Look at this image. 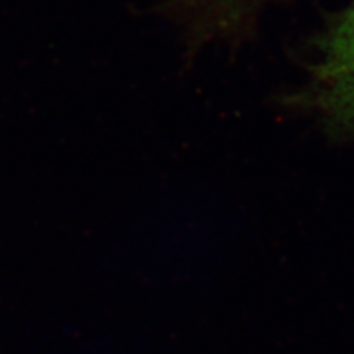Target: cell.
Masks as SVG:
<instances>
[{
	"label": "cell",
	"instance_id": "cell-1",
	"mask_svg": "<svg viewBox=\"0 0 354 354\" xmlns=\"http://www.w3.org/2000/svg\"><path fill=\"white\" fill-rule=\"evenodd\" d=\"M304 96L328 129L354 136V0L320 37Z\"/></svg>",
	"mask_w": 354,
	"mask_h": 354
}]
</instances>
